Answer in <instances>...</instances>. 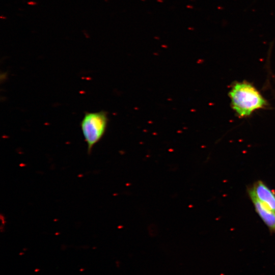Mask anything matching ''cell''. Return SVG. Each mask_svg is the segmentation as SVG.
Returning <instances> with one entry per match:
<instances>
[{
  "instance_id": "1",
  "label": "cell",
  "mask_w": 275,
  "mask_h": 275,
  "mask_svg": "<svg viewBox=\"0 0 275 275\" xmlns=\"http://www.w3.org/2000/svg\"><path fill=\"white\" fill-rule=\"evenodd\" d=\"M229 95L233 109L240 117L249 116L267 104L258 90L246 81L235 83Z\"/></svg>"
},
{
  "instance_id": "2",
  "label": "cell",
  "mask_w": 275,
  "mask_h": 275,
  "mask_svg": "<svg viewBox=\"0 0 275 275\" xmlns=\"http://www.w3.org/2000/svg\"><path fill=\"white\" fill-rule=\"evenodd\" d=\"M107 121V115L104 111L85 113L80 125L85 140L87 144L89 154H91L94 146L104 135Z\"/></svg>"
},
{
  "instance_id": "3",
  "label": "cell",
  "mask_w": 275,
  "mask_h": 275,
  "mask_svg": "<svg viewBox=\"0 0 275 275\" xmlns=\"http://www.w3.org/2000/svg\"><path fill=\"white\" fill-rule=\"evenodd\" d=\"M248 193L256 212L268 228L270 232L275 234V211L259 201L249 188H248Z\"/></svg>"
},
{
  "instance_id": "4",
  "label": "cell",
  "mask_w": 275,
  "mask_h": 275,
  "mask_svg": "<svg viewBox=\"0 0 275 275\" xmlns=\"http://www.w3.org/2000/svg\"><path fill=\"white\" fill-rule=\"evenodd\" d=\"M249 188L259 201L275 211V193L265 183L262 181L258 180Z\"/></svg>"
},
{
  "instance_id": "5",
  "label": "cell",
  "mask_w": 275,
  "mask_h": 275,
  "mask_svg": "<svg viewBox=\"0 0 275 275\" xmlns=\"http://www.w3.org/2000/svg\"><path fill=\"white\" fill-rule=\"evenodd\" d=\"M28 4L30 5H35L36 4V3L34 2H29L28 3Z\"/></svg>"
}]
</instances>
